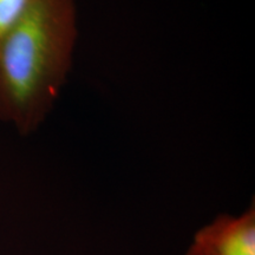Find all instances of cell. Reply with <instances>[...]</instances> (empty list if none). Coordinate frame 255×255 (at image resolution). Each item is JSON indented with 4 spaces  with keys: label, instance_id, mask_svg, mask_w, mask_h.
I'll use <instances>...</instances> for the list:
<instances>
[{
    "label": "cell",
    "instance_id": "obj_2",
    "mask_svg": "<svg viewBox=\"0 0 255 255\" xmlns=\"http://www.w3.org/2000/svg\"><path fill=\"white\" fill-rule=\"evenodd\" d=\"M184 255H255V206L240 215L221 214L195 233Z\"/></svg>",
    "mask_w": 255,
    "mask_h": 255
},
{
    "label": "cell",
    "instance_id": "obj_1",
    "mask_svg": "<svg viewBox=\"0 0 255 255\" xmlns=\"http://www.w3.org/2000/svg\"><path fill=\"white\" fill-rule=\"evenodd\" d=\"M76 0H34L0 40V121L36 132L55 108L73 64Z\"/></svg>",
    "mask_w": 255,
    "mask_h": 255
},
{
    "label": "cell",
    "instance_id": "obj_3",
    "mask_svg": "<svg viewBox=\"0 0 255 255\" xmlns=\"http://www.w3.org/2000/svg\"><path fill=\"white\" fill-rule=\"evenodd\" d=\"M34 0H0V40Z\"/></svg>",
    "mask_w": 255,
    "mask_h": 255
}]
</instances>
